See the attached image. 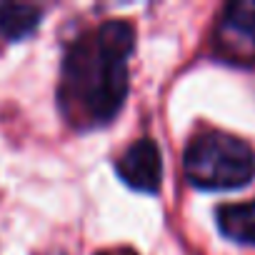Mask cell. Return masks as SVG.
<instances>
[{
  "mask_svg": "<svg viewBox=\"0 0 255 255\" xmlns=\"http://www.w3.org/2000/svg\"><path fill=\"white\" fill-rule=\"evenodd\" d=\"M135 30L128 20H108L83 33L65 53L58 105L75 128L110 123L128 95V58Z\"/></svg>",
  "mask_w": 255,
  "mask_h": 255,
  "instance_id": "6da1fadb",
  "label": "cell"
},
{
  "mask_svg": "<svg viewBox=\"0 0 255 255\" xmlns=\"http://www.w3.org/2000/svg\"><path fill=\"white\" fill-rule=\"evenodd\" d=\"M185 178L203 190L243 188L255 175L253 148L228 133H203L185 148Z\"/></svg>",
  "mask_w": 255,
  "mask_h": 255,
  "instance_id": "7a4b0ae2",
  "label": "cell"
},
{
  "mask_svg": "<svg viewBox=\"0 0 255 255\" xmlns=\"http://www.w3.org/2000/svg\"><path fill=\"white\" fill-rule=\"evenodd\" d=\"M120 180L143 193H158L160 180H163V158L158 145L150 138L135 140L128 148L115 165Z\"/></svg>",
  "mask_w": 255,
  "mask_h": 255,
  "instance_id": "3957f363",
  "label": "cell"
},
{
  "mask_svg": "<svg viewBox=\"0 0 255 255\" xmlns=\"http://www.w3.org/2000/svg\"><path fill=\"white\" fill-rule=\"evenodd\" d=\"M220 45L235 58H255V0H238L223 10Z\"/></svg>",
  "mask_w": 255,
  "mask_h": 255,
  "instance_id": "277c9868",
  "label": "cell"
},
{
  "mask_svg": "<svg viewBox=\"0 0 255 255\" xmlns=\"http://www.w3.org/2000/svg\"><path fill=\"white\" fill-rule=\"evenodd\" d=\"M218 228L228 240L255 245V200L223 205L218 210Z\"/></svg>",
  "mask_w": 255,
  "mask_h": 255,
  "instance_id": "5b68a950",
  "label": "cell"
},
{
  "mask_svg": "<svg viewBox=\"0 0 255 255\" xmlns=\"http://www.w3.org/2000/svg\"><path fill=\"white\" fill-rule=\"evenodd\" d=\"M40 23V8L30 3H3L0 5V33L8 40L30 35Z\"/></svg>",
  "mask_w": 255,
  "mask_h": 255,
  "instance_id": "8992f818",
  "label": "cell"
},
{
  "mask_svg": "<svg viewBox=\"0 0 255 255\" xmlns=\"http://www.w3.org/2000/svg\"><path fill=\"white\" fill-rule=\"evenodd\" d=\"M105 255H135V253L128 250V248H120V250H113V253H105Z\"/></svg>",
  "mask_w": 255,
  "mask_h": 255,
  "instance_id": "52a82bcc",
  "label": "cell"
}]
</instances>
